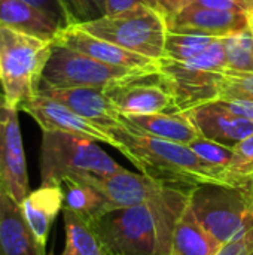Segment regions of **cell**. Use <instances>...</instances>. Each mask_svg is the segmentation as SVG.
<instances>
[{
	"label": "cell",
	"instance_id": "cell-20",
	"mask_svg": "<svg viewBox=\"0 0 253 255\" xmlns=\"http://www.w3.org/2000/svg\"><path fill=\"white\" fill-rule=\"evenodd\" d=\"M222 244L195 218L189 203L176 223L169 255H216Z\"/></svg>",
	"mask_w": 253,
	"mask_h": 255
},
{
	"label": "cell",
	"instance_id": "cell-19",
	"mask_svg": "<svg viewBox=\"0 0 253 255\" xmlns=\"http://www.w3.org/2000/svg\"><path fill=\"white\" fill-rule=\"evenodd\" d=\"M63 205L64 193L61 185H40L37 190L30 191L21 203L24 218L43 248H46L51 227L60 211H63Z\"/></svg>",
	"mask_w": 253,
	"mask_h": 255
},
{
	"label": "cell",
	"instance_id": "cell-10",
	"mask_svg": "<svg viewBox=\"0 0 253 255\" xmlns=\"http://www.w3.org/2000/svg\"><path fill=\"white\" fill-rule=\"evenodd\" d=\"M158 72L163 75L174 99L176 112H185L219 99V79L222 73L201 70L166 57L158 60Z\"/></svg>",
	"mask_w": 253,
	"mask_h": 255
},
{
	"label": "cell",
	"instance_id": "cell-23",
	"mask_svg": "<svg viewBox=\"0 0 253 255\" xmlns=\"http://www.w3.org/2000/svg\"><path fill=\"white\" fill-rule=\"evenodd\" d=\"M66 247L61 255H109L92 226L78 214L63 208Z\"/></svg>",
	"mask_w": 253,
	"mask_h": 255
},
{
	"label": "cell",
	"instance_id": "cell-30",
	"mask_svg": "<svg viewBox=\"0 0 253 255\" xmlns=\"http://www.w3.org/2000/svg\"><path fill=\"white\" fill-rule=\"evenodd\" d=\"M185 64H189L192 67L207 70V72H216V73L225 72L228 69V64H227L224 37L215 39L203 52H200L198 55H195Z\"/></svg>",
	"mask_w": 253,
	"mask_h": 255
},
{
	"label": "cell",
	"instance_id": "cell-38",
	"mask_svg": "<svg viewBox=\"0 0 253 255\" xmlns=\"http://www.w3.org/2000/svg\"><path fill=\"white\" fill-rule=\"evenodd\" d=\"M251 30H252V34H253V13L251 15Z\"/></svg>",
	"mask_w": 253,
	"mask_h": 255
},
{
	"label": "cell",
	"instance_id": "cell-35",
	"mask_svg": "<svg viewBox=\"0 0 253 255\" xmlns=\"http://www.w3.org/2000/svg\"><path fill=\"white\" fill-rule=\"evenodd\" d=\"M195 0H158V9L164 18L173 16L183 9H186L189 4H192Z\"/></svg>",
	"mask_w": 253,
	"mask_h": 255
},
{
	"label": "cell",
	"instance_id": "cell-26",
	"mask_svg": "<svg viewBox=\"0 0 253 255\" xmlns=\"http://www.w3.org/2000/svg\"><path fill=\"white\" fill-rule=\"evenodd\" d=\"M225 173L234 187L251 188L253 179V134L234 146V155Z\"/></svg>",
	"mask_w": 253,
	"mask_h": 255
},
{
	"label": "cell",
	"instance_id": "cell-2",
	"mask_svg": "<svg viewBox=\"0 0 253 255\" xmlns=\"http://www.w3.org/2000/svg\"><path fill=\"white\" fill-rule=\"evenodd\" d=\"M119 151L146 176L170 187L192 190L201 184L234 187L224 172L209 167L189 145L164 140L124 126L107 130Z\"/></svg>",
	"mask_w": 253,
	"mask_h": 255
},
{
	"label": "cell",
	"instance_id": "cell-1",
	"mask_svg": "<svg viewBox=\"0 0 253 255\" xmlns=\"http://www.w3.org/2000/svg\"><path fill=\"white\" fill-rule=\"evenodd\" d=\"M191 190L169 187L157 199L113 209L89 224L112 255H169L177 220Z\"/></svg>",
	"mask_w": 253,
	"mask_h": 255
},
{
	"label": "cell",
	"instance_id": "cell-17",
	"mask_svg": "<svg viewBox=\"0 0 253 255\" xmlns=\"http://www.w3.org/2000/svg\"><path fill=\"white\" fill-rule=\"evenodd\" d=\"M0 255H45L30 230L21 205L4 190L0 199Z\"/></svg>",
	"mask_w": 253,
	"mask_h": 255
},
{
	"label": "cell",
	"instance_id": "cell-22",
	"mask_svg": "<svg viewBox=\"0 0 253 255\" xmlns=\"http://www.w3.org/2000/svg\"><path fill=\"white\" fill-rule=\"evenodd\" d=\"M64 205L63 208L78 214L88 223L113 211L112 203L94 187L76 179H66L63 184Z\"/></svg>",
	"mask_w": 253,
	"mask_h": 255
},
{
	"label": "cell",
	"instance_id": "cell-31",
	"mask_svg": "<svg viewBox=\"0 0 253 255\" xmlns=\"http://www.w3.org/2000/svg\"><path fill=\"white\" fill-rule=\"evenodd\" d=\"M22 1H25L27 4L36 7L37 10L49 16L61 30L72 25L70 16L61 0H22Z\"/></svg>",
	"mask_w": 253,
	"mask_h": 255
},
{
	"label": "cell",
	"instance_id": "cell-34",
	"mask_svg": "<svg viewBox=\"0 0 253 255\" xmlns=\"http://www.w3.org/2000/svg\"><path fill=\"white\" fill-rule=\"evenodd\" d=\"M137 6H148L160 12L158 0H107V13H118Z\"/></svg>",
	"mask_w": 253,
	"mask_h": 255
},
{
	"label": "cell",
	"instance_id": "cell-18",
	"mask_svg": "<svg viewBox=\"0 0 253 255\" xmlns=\"http://www.w3.org/2000/svg\"><path fill=\"white\" fill-rule=\"evenodd\" d=\"M119 120L127 128L183 145H189L197 136H200L194 124L183 112L121 114Z\"/></svg>",
	"mask_w": 253,
	"mask_h": 255
},
{
	"label": "cell",
	"instance_id": "cell-33",
	"mask_svg": "<svg viewBox=\"0 0 253 255\" xmlns=\"http://www.w3.org/2000/svg\"><path fill=\"white\" fill-rule=\"evenodd\" d=\"M221 106L231 111L233 114H237L243 118H248L253 121V100L246 99H216Z\"/></svg>",
	"mask_w": 253,
	"mask_h": 255
},
{
	"label": "cell",
	"instance_id": "cell-7",
	"mask_svg": "<svg viewBox=\"0 0 253 255\" xmlns=\"http://www.w3.org/2000/svg\"><path fill=\"white\" fill-rule=\"evenodd\" d=\"M154 73L110 66L89 55L55 43L42 73L40 88H101L131 76Z\"/></svg>",
	"mask_w": 253,
	"mask_h": 255
},
{
	"label": "cell",
	"instance_id": "cell-15",
	"mask_svg": "<svg viewBox=\"0 0 253 255\" xmlns=\"http://www.w3.org/2000/svg\"><path fill=\"white\" fill-rule=\"evenodd\" d=\"M183 114L194 124L200 136L230 148L237 146L253 134V121L233 114L221 106L218 100L203 103Z\"/></svg>",
	"mask_w": 253,
	"mask_h": 255
},
{
	"label": "cell",
	"instance_id": "cell-5",
	"mask_svg": "<svg viewBox=\"0 0 253 255\" xmlns=\"http://www.w3.org/2000/svg\"><path fill=\"white\" fill-rule=\"evenodd\" d=\"M189 208L200 224L222 245L253 229V190L201 184L191 190Z\"/></svg>",
	"mask_w": 253,
	"mask_h": 255
},
{
	"label": "cell",
	"instance_id": "cell-25",
	"mask_svg": "<svg viewBox=\"0 0 253 255\" xmlns=\"http://www.w3.org/2000/svg\"><path fill=\"white\" fill-rule=\"evenodd\" d=\"M215 39L209 36H197V34H176L167 33L164 57L173 61L186 63L200 52H203Z\"/></svg>",
	"mask_w": 253,
	"mask_h": 255
},
{
	"label": "cell",
	"instance_id": "cell-14",
	"mask_svg": "<svg viewBox=\"0 0 253 255\" xmlns=\"http://www.w3.org/2000/svg\"><path fill=\"white\" fill-rule=\"evenodd\" d=\"M55 43L64 45L75 51H79L85 55H89L101 63L127 67L134 70H146V72H158V60H152L149 57L127 51L112 42L100 39L79 28L78 25H70L58 31L54 37Z\"/></svg>",
	"mask_w": 253,
	"mask_h": 255
},
{
	"label": "cell",
	"instance_id": "cell-27",
	"mask_svg": "<svg viewBox=\"0 0 253 255\" xmlns=\"http://www.w3.org/2000/svg\"><path fill=\"white\" fill-rule=\"evenodd\" d=\"M189 148L200 157V160L203 163H206L209 167L212 169H216L219 172H224L227 170L228 164L231 163L233 160V155H234V148H230V146H225V145H221L218 142H213V140H209L203 136H197L191 143H189ZM227 175V173H225ZM228 178V176H227Z\"/></svg>",
	"mask_w": 253,
	"mask_h": 255
},
{
	"label": "cell",
	"instance_id": "cell-3",
	"mask_svg": "<svg viewBox=\"0 0 253 255\" xmlns=\"http://www.w3.org/2000/svg\"><path fill=\"white\" fill-rule=\"evenodd\" d=\"M52 40L34 33L0 25V88L6 102L19 108L36 97Z\"/></svg>",
	"mask_w": 253,
	"mask_h": 255
},
{
	"label": "cell",
	"instance_id": "cell-9",
	"mask_svg": "<svg viewBox=\"0 0 253 255\" xmlns=\"http://www.w3.org/2000/svg\"><path fill=\"white\" fill-rule=\"evenodd\" d=\"M104 93L119 114L176 112L174 99L160 72L118 81Z\"/></svg>",
	"mask_w": 253,
	"mask_h": 255
},
{
	"label": "cell",
	"instance_id": "cell-24",
	"mask_svg": "<svg viewBox=\"0 0 253 255\" xmlns=\"http://www.w3.org/2000/svg\"><path fill=\"white\" fill-rule=\"evenodd\" d=\"M224 46L230 70L253 72V34L251 27L224 37Z\"/></svg>",
	"mask_w": 253,
	"mask_h": 255
},
{
	"label": "cell",
	"instance_id": "cell-29",
	"mask_svg": "<svg viewBox=\"0 0 253 255\" xmlns=\"http://www.w3.org/2000/svg\"><path fill=\"white\" fill-rule=\"evenodd\" d=\"M72 25L95 21L107 15V0H61Z\"/></svg>",
	"mask_w": 253,
	"mask_h": 255
},
{
	"label": "cell",
	"instance_id": "cell-12",
	"mask_svg": "<svg viewBox=\"0 0 253 255\" xmlns=\"http://www.w3.org/2000/svg\"><path fill=\"white\" fill-rule=\"evenodd\" d=\"M70 179L86 182L98 190L115 209L151 202L170 187L146 175H137L127 169L112 175H82Z\"/></svg>",
	"mask_w": 253,
	"mask_h": 255
},
{
	"label": "cell",
	"instance_id": "cell-37",
	"mask_svg": "<svg viewBox=\"0 0 253 255\" xmlns=\"http://www.w3.org/2000/svg\"><path fill=\"white\" fill-rule=\"evenodd\" d=\"M243 10H246L249 15L253 13V0H234Z\"/></svg>",
	"mask_w": 253,
	"mask_h": 255
},
{
	"label": "cell",
	"instance_id": "cell-16",
	"mask_svg": "<svg viewBox=\"0 0 253 255\" xmlns=\"http://www.w3.org/2000/svg\"><path fill=\"white\" fill-rule=\"evenodd\" d=\"M39 93L61 102L79 117L106 131L122 126L121 114L101 88H40Z\"/></svg>",
	"mask_w": 253,
	"mask_h": 255
},
{
	"label": "cell",
	"instance_id": "cell-39",
	"mask_svg": "<svg viewBox=\"0 0 253 255\" xmlns=\"http://www.w3.org/2000/svg\"><path fill=\"white\" fill-rule=\"evenodd\" d=\"M1 193H3V187H1V184H0V199H1Z\"/></svg>",
	"mask_w": 253,
	"mask_h": 255
},
{
	"label": "cell",
	"instance_id": "cell-28",
	"mask_svg": "<svg viewBox=\"0 0 253 255\" xmlns=\"http://www.w3.org/2000/svg\"><path fill=\"white\" fill-rule=\"evenodd\" d=\"M219 99L253 100V72L227 69L219 79Z\"/></svg>",
	"mask_w": 253,
	"mask_h": 255
},
{
	"label": "cell",
	"instance_id": "cell-41",
	"mask_svg": "<svg viewBox=\"0 0 253 255\" xmlns=\"http://www.w3.org/2000/svg\"><path fill=\"white\" fill-rule=\"evenodd\" d=\"M109 255H112V254H109Z\"/></svg>",
	"mask_w": 253,
	"mask_h": 255
},
{
	"label": "cell",
	"instance_id": "cell-6",
	"mask_svg": "<svg viewBox=\"0 0 253 255\" xmlns=\"http://www.w3.org/2000/svg\"><path fill=\"white\" fill-rule=\"evenodd\" d=\"M86 33L112 42L127 51L160 60L164 57L167 25L161 12L137 6L118 13H107L91 22L79 24Z\"/></svg>",
	"mask_w": 253,
	"mask_h": 255
},
{
	"label": "cell",
	"instance_id": "cell-21",
	"mask_svg": "<svg viewBox=\"0 0 253 255\" xmlns=\"http://www.w3.org/2000/svg\"><path fill=\"white\" fill-rule=\"evenodd\" d=\"M0 25L16 27L51 40L61 30L49 16L22 0H0Z\"/></svg>",
	"mask_w": 253,
	"mask_h": 255
},
{
	"label": "cell",
	"instance_id": "cell-11",
	"mask_svg": "<svg viewBox=\"0 0 253 255\" xmlns=\"http://www.w3.org/2000/svg\"><path fill=\"white\" fill-rule=\"evenodd\" d=\"M19 111L30 115L40 126L42 131H63L78 134L95 142L107 143L119 151V143L110 133L91 124L61 102L54 100L48 96L39 93L36 97L24 103Z\"/></svg>",
	"mask_w": 253,
	"mask_h": 255
},
{
	"label": "cell",
	"instance_id": "cell-8",
	"mask_svg": "<svg viewBox=\"0 0 253 255\" xmlns=\"http://www.w3.org/2000/svg\"><path fill=\"white\" fill-rule=\"evenodd\" d=\"M18 112L0 91V184L21 205L30 190Z\"/></svg>",
	"mask_w": 253,
	"mask_h": 255
},
{
	"label": "cell",
	"instance_id": "cell-36",
	"mask_svg": "<svg viewBox=\"0 0 253 255\" xmlns=\"http://www.w3.org/2000/svg\"><path fill=\"white\" fill-rule=\"evenodd\" d=\"M189 6L207 7V9H218V10H231V12H240V10H243L234 0H195Z\"/></svg>",
	"mask_w": 253,
	"mask_h": 255
},
{
	"label": "cell",
	"instance_id": "cell-13",
	"mask_svg": "<svg viewBox=\"0 0 253 255\" xmlns=\"http://www.w3.org/2000/svg\"><path fill=\"white\" fill-rule=\"evenodd\" d=\"M164 19L169 33L209 37H228L251 27V15L245 10L231 12L197 6H188Z\"/></svg>",
	"mask_w": 253,
	"mask_h": 255
},
{
	"label": "cell",
	"instance_id": "cell-4",
	"mask_svg": "<svg viewBox=\"0 0 253 255\" xmlns=\"http://www.w3.org/2000/svg\"><path fill=\"white\" fill-rule=\"evenodd\" d=\"M124 170L95 140L63 133L43 131L40 146L42 185H61L82 175H112Z\"/></svg>",
	"mask_w": 253,
	"mask_h": 255
},
{
	"label": "cell",
	"instance_id": "cell-40",
	"mask_svg": "<svg viewBox=\"0 0 253 255\" xmlns=\"http://www.w3.org/2000/svg\"><path fill=\"white\" fill-rule=\"evenodd\" d=\"M251 188H252V190H253V179H252V184H251Z\"/></svg>",
	"mask_w": 253,
	"mask_h": 255
},
{
	"label": "cell",
	"instance_id": "cell-32",
	"mask_svg": "<svg viewBox=\"0 0 253 255\" xmlns=\"http://www.w3.org/2000/svg\"><path fill=\"white\" fill-rule=\"evenodd\" d=\"M216 255H253V229L245 236L222 245Z\"/></svg>",
	"mask_w": 253,
	"mask_h": 255
}]
</instances>
